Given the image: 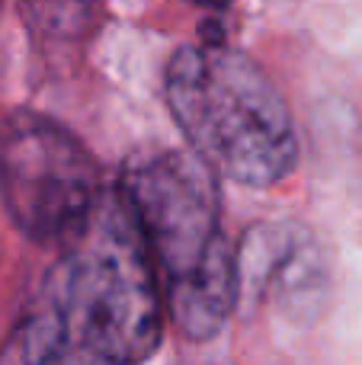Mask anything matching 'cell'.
I'll use <instances>...</instances> for the list:
<instances>
[{"label":"cell","instance_id":"cell-1","mask_svg":"<svg viewBox=\"0 0 362 365\" xmlns=\"http://www.w3.org/2000/svg\"><path fill=\"white\" fill-rule=\"evenodd\" d=\"M77 349L135 365L160 343V276L122 189H109L93 221L64 247L36 304Z\"/></svg>","mask_w":362,"mask_h":365},{"label":"cell","instance_id":"cell-2","mask_svg":"<svg viewBox=\"0 0 362 365\" xmlns=\"http://www.w3.org/2000/svg\"><path fill=\"white\" fill-rule=\"evenodd\" d=\"M119 189L167 285L177 327L190 340L215 336L234 304L237 269L209 167L164 151L128 167Z\"/></svg>","mask_w":362,"mask_h":365},{"label":"cell","instance_id":"cell-3","mask_svg":"<svg viewBox=\"0 0 362 365\" xmlns=\"http://www.w3.org/2000/svg\"><path fill=\"white\" fill-rule=\"evenodd\" d=\"M167 103L209 170L273 186L295 170L292 115L267 71L224 45H186L167 64Z\"/></svg>","mask_w":362,"mask_h":365},{"label":"cell","instance_id":"cell-4","mask_svg":"<svg viewBox=\"0 0 362 365\" xmlns=\"http://www.w3.org/2000/svg\"><path fill=\"white\" fill-rule=\"evenodd\" d=\"M103 195L100 167L68 128L29 109L0 122V199L26 237L68 247Z\"/></svg>","mask_w":362,"mask_h":365},{"label":"cell","instance_id":"cell-5","mask_svg":"<svg viewBox=\"0 0 362 365\" xmlns=\"http://www.w3.org/2000/svg\"><path fill=\"white\" fill-rule=\"evenodd\" d=\"M26 4L38 26L58 36H77L96 16V0H26Z\"/></svg>","mask_w":362,"mask_h":365},{"label":"cell","instance_id":"cell-6","mask_svg":"<svg viewBox=\"0 0 362 365\" xmlns=\"http://www.w3.org/2000/svg\"><path fill=\"white\" fill-rule=\"evenodd\" d=\"M199 4H202V6H224L228 0H199Z\"/></svg>","mask_w":362,"mask_h":365}]
</instances>
